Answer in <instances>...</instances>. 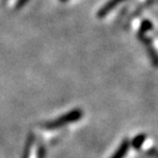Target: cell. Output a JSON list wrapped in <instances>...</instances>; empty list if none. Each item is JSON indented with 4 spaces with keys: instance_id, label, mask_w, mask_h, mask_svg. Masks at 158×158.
Listing matches in <instances>:
<instances>
[{
    "instance_id": "52a82bcc",
    "label": "cell",
    "mask_w": 158,
    "mask_h": 158,
    "mask_svg": "<svg viewBox=\"0 0 158 158\" xmlns=\"http://www.w3.org/2000/svg\"><path fill=\"white\" fill-rule=\"evenodd\" d=\"M146 154L152 158H158V149L155 147H152V148H149V149H147Z\"/></svg>"
},
{
    "instance_id": "9c48e42d",
    "label": "cell",
    "mask_w": 158,
    "mask_h": 158,
    "mask_svg": "<svg viewBox=\"0 0 158 158\" xmlns=\"http://www.w3.org/2000/svg\"><path fill=\"white\" fill-rule=\"evenodd\" d=\"M27 2V0H19L17 3V7H22V6H24Z\"/></svg>"
},
{
    "instance_id": "3957f363",
    "label": "cell",
    "mask_w": 158,
    "mask_h": 158,
    "mask_svg": "<svg viewBox=\"0 0 158 158\" xmlns=\"http://www.w3.org/2000/svg\"><path fill=\"white\" fill-rule=\"evenodd\" d=\"M123 1H125V0H109L108 2L102 6L101 9L98 11V17L104 18L106 15H108L109 13L111 12L116 6H118L121 2H123Z\"/></svg>"
},
{
    "instance_id": "277c9868",
    "label": "cell",
    "mask_w": 158,
    "mask_h": 158,
    "mask_svg": "<svg viewBox=\"0 0 158 158\" xmlns=\"http://www.w3.org/2000/svg\"><path fill=\"white\" fill-rule=\"evenodd\" d=\"M130 146H131L130 145V139L124 138L123 141L121 142V144H120V146L118 147V149L111 156V158H124L126 156V154H127Z\"/></svg>"
},
{
    "instance_id": "7a4b0ae2",
    "label": "cell",
    "mask_w": 158,
    "mask_h": 158,
    "mask_svg": "<svg viewBox=\"0 0 158 158\" xmlns=\"http://www.w3.org/2000/svg\"><path fill=\"white\" fill-rule=\"evenodd\" d=\"M137 37H138V40L143 43L144 46H145L148 57L151 58L152 65H153L154 67H158V53L156 52V49L154 48L152 40L148 36H146L145 34H141V33H137Z\"/></svg>"
},
{
    "instance_id": "30bf717a",
    "label": "cell",
    "mask_w": 158,
    "mask_h": 158,
    "mask_svg": "<svg viewBox=\"0 0 158 158\" xmlns=\"http://www.w3.org/2000/svg\"><path fill=\"white\" fill-rule=\"evenodd\" d=\"M60 1H62V2H65V1H67V0H60Z\"/></svg>"
},
{
    "instance_id": "6da1fadb",
    "label": "cell",
    "mask_w": 158,
    "mask_h": 158,
    "mask_svg": "<svg viewBox=\"0 0 158 158\" xmlns=\"http://www.w3.org/2000/svg\"><path fill=\"white\" fill-rule=\"evenodd\" d=\"M82 116H84V112H82L81 109H74V110L67 112L66 114L55 118L53 121L46 122L43 125V127L47 128V130H55V128L63 127V126H66L70 123L79 121Z\"/></svg>"
},
{
    "instance_id": "5b68a950",
    "label": "cell",
    "mask_w": 158,
    "mask_h": 158,
    "mask_svg": "<svg viewBox=\"0 0 158 158\" xmlns=\"http://www.w3.org/2000/svg\"><path fill=\"white\" fill-rule=\"evenodd\" d=\"M145 141H146V134H143V133L138 134V135H136L135 137H134L133 139L130 142V145H131L134 149L138 151V149H139V148L144 145Z\"/></svg>"
},
{
    "instance_id": "8992f818",
    "label": "cell",
    "mask_w": 158,
    "mask_h": 158,
    "mask_svg": "<svg viewBox=\"0 0 158 158\" xmlns=\"http://www.w3.org/2000/svg\"><path fill=\"white\" fill-rule=\"evenodd\" d=\"M153 30V23L149 20H143L141 23V27H139V30H138V33L141 34H146L147 32L152 31Z\"/></svg>"
},
{
    "instance_id": "ba28073f",
    "label": "cell",
    "mask_w": 158,
    "mask_h": 158,
    "mask_svg": "<svg viewBox=\"0 0 158 158\" xmlns=\"http://www.w3.org/2000/svg\"><path fill=\"white\" fill-rule=\"evenodd\" d=\"M39 158H45V147L41 146L39 149Z\"/></svg>"
}]
</instances>
